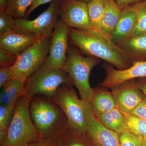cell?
<instances>
[{
    "mask_svg": "<svg viewBox=\"0 0 146 146\" xmlns=\"http://www.w3.org/2000/svg\"><path fill=\"white\" fill-rule=\"evenodd\" d=\"M69 40L82 52L105 60L108 63L123 70L132 65V60L110 38L93 30L70 28Z\"/></svg>",
    "mask_w": 146,
    "mask_h": 146,
    "instance_id": "6da1fadb",
    "label": "cell"
},
{
    "mask_svg": "<svg viewBox=\"0 0 146 146\" xmlns=\"http://www.w3.org/2000/svg\"><path fill=\"white\" fill-rule=\"evenodd\" d=\"M29 112L41 139H57L68 127L63 110L49 99L32 98Z\"/></svg>",
    "mask_w": 146,
    "mask_h": 146,
    "instance_id": "7a4b0ae2",
    "label": "cell"
},
{
    "mask_svg": "<svg viewBox=\"0 0 146 146\" xmlns=\"http://www.w3.org/2000/svg\"><path fill=\"white\" fill-rule=\"evenodd\" d=\"M31 100L23 94L16 102L7 136L3 146H27L41 139L30 114Z\"/></svg>",
    "mask_w": 146,
    "mask_h": 146,
    "instance_id": "3957f363",
    "label": "cell"
},
{
    "mask_svg": "<svg viewBox=\"0 0 146 146\" xmlns=\"http://www.w3.org/2000/svg\"><path fill=\"white\" fill-rule=\"evenodd\" d=\"M99 59L94 56H84L79 50L69 46L65 63L62 70L71 77L77 87L81 99L91 104L94 89L89 83L91 70L99 63Z\"/></svg>",
    "mask_w": 146,
    "mask_h": 146,
    "instance_id": "277c9868",
    "label": "cell"
},
{
    "mask_svg": "<svg viewBox=\"0 0 146 146\" xmlns=\"http://www.w3.org/2000/svg\"><path fill=\"white\" fill-rule=\"evenodd\" d=\"M64 84L74 85L70 75L62 69L50 68L45 62L27 79L24 95L31 100L35 95L51 100L58 87Z\"/></svg>",
    "mask_w": 146,
    "mask_h": 146,
    "instance_id": "5b68a950",
    "label": "cell"
},
{
    "mask_svg": "<svg viewBox=\"0 0 146 146\" xmlns=\"http://www.w3.org/2000/svg\"><path fill=\"white\" fill-rule=\"evenodd\" d=\"M72 86L61 85L50 100L63 110L69 127L80 132H87L88 111L91 104L80 99Z\"/></svg>",
    "mask_w": 146,
    "mask_h": 146,
    "instance_id": "8992f818",
    "label": "cell"
},
{
    "mask_svg": "<svg viewBox=\"0 0 146 146\" xmlns=\"http://www.w3.org/2000/svg\"><path fill=\"white\" fill-rule=\"evenodd\" d=\"M52 35L41 37L18 56L11 67L13 78L26 82L29 77L46 62L49 53Z\"/></svg>",
    "mask_w": 146,
    "mask_h": 146,
    "instance_id": "52a82bcc",
    "label": "cell"
},
{
    "mask_svg": "<svg viewBox=\"0 0 146 146\" xmlns=\"http://www.w3.org/2000/svg\"><path fill=\"white\" fill-rule=\"evenodd\" d=\"M59 4V0L52 1L49 7L34 20L15 19L16 31L40 37L51 35L58 20Z\"/></svg>",
    "mask_w": 146,
    "mask_h": 146,
    "instance_id": "ba28073f",
    "label": "cell"
},
{
    "mask_svg": "<svg viewBox=\"0 0 146 146\" xmlns=\"http://www.w3.org/2000/svg\"><path fill=\"white\" fill-rule=\"evenodd\" d=\"M58 15L71 28L92 30L87 2L79 0H59Z\"/></svg>",
    "mask_w": 146,
    "mask_h": 146,
    "instance_id": "9c48e42d",
    "label": "cell"
},
{
    "mask_svg": "<svg viewBox=\"0 0 146 146\" xmlns=\"http://www.w3.org/2000/svg\"><path fill=\"white\" fill-rule=\"evenodd\" d=\"M70 28L60 19L58 20L52 35L49 53L46 63L50 68L62 69L69 48L68 43Z\"/></svg>",
    "mask_w": 146,
    "mask_h": 146,
    "instance_id": "30bf717a",
    "label": "cell"
},
{
    "mask_svg": "<svg viewBox=\"0 0 146 146\" xmlns=\"http://www.w3.org/2000/svg\"><path fill=\"white\" fill-rule=\"evenodd\" d=\"M110 89L117 108L125 116L131 114L145 98L135 79L124 82Z\"/></svg>",
    "mask_w": 146,
    "mask_h": 146,
    "instance_id": "8fae6325",
    "label": "cell"
},
{
    "mask_svg": "<svg viewBox=\"0 0 146 146\" xmlns=\"http://www.w3.org/2000/svg\"><path fill=\"white\" fill-rule=\"evenodd\" d=\"M103 67L106 76L100 86L105 89H110L127 80L146 77V60L133 61L131 67L123 70L115 69L109 63H105Z\"/></svg>",
    "mask_w": 146,
    "mask_h": 146,
    "instance_id": "7c38bea8",
    "label": "cell"
},
{
    "mask_svg": "<svg viewBox=\"0 0 146 146\" xmlns=\"http://www.w3.org/2000/svg\"><path fill=\"white\" fill-rule=\"evenodd\" d=\"M87 132L97 146H121L119 134L102 124L91 106L88 111Z\"/></svg>",
    "mask_w": 146,
    "mask_h": 146,
    "instance_id": "4fadbf2b",
    "label": "cell"
},
{
    "mask_svg": "<svg viewBox=\"0 0 146 146\" xmlns=\"http://www.w3.org/2000/svg\"><path fill=\"white\" fill-rule=\"evenodd\" d=\"M40 38L33 35L11 32L0 35V48L18 56Z\"/></svg>",
    "mask_w": 146,
    "mask_h": 146,
    "instance_id": "5bb4252c",
    "label": "cell"
},
{
    "mask_svg": "<svg viewBox=\"0 0 146 146\" xmlns=\"http://www.w3.org/2000/svg\"><path fill=\"white\" fill-rule=\"evenodd\" d=\"M136 13L130 7L122 9L121 15L114 33L110 36L112 42L118 46L133 36L136 27Z\"/></svg>",
    "mask_w": 146,
    "mask_h": 146,
    "instance_id": "9a60e30c",
    "label": "cell"
},
{
    "mask_svg": "<svg viewBox=\"0 0 146 146\" xmlns=\"http://www.w3.org/2000/svg\"><path fill=\"white\" fill-rule=\"evenodd\" d=\"M94 89L91 106L96 117L117 108L116 102L111 91H108L102 87Z\"/></svg>",
    "mask_w": 146,
    "mask_h": 146,
    "instance_id": "2e32d148",
    "label": "cell"
},
{
    "mask_svg": "<svg viewBox=\"0 0 146 146\" xmlns=\"http://www.w3.org/2000/svg\"><path fill=\"white\" fill-rule=\"evenodd\" d=\"M133 61L146 58V33L131 36L119 46Z\"/></svg>",
    "mask_w": 146,
    "mask_h": 146,
    "instance_id": "e0dca14e",
    "label": "cell"
},
{
    "mask_svg": "<svg viewBox=\"0 0 146 146\" xmlns=\"http://www.w3.org/2000/svg\"><path fill=\"white\" fill-rule=\"evenodd\" d=\"M25 82L13 78L2 87L0 103L6 106H15L18 99L25 92Z\"/></svg>",
    "mask_w": 146,
    "mask_h": 146,
    "instance_id": "ac0fdd59",
    "label": "cell"
},
{
    "mask_svg": "<svg viewBox=\"0 0 146 146\" xmlns=\"http://www.w3.org/2000/svg\"><path fill=\"white\" fill-rule=\"evenodd\" d=\"M96 117L104 127L119 135L128 131L126 124V116L117 108Z\"/></svg>",
    "mask_w": 146,
    "mask_h": 146,
    "instance_id": "d6986e66",
    "label": "cell"
},
{
    "mask_svg": "<svg viewBox=\"0 0 146 146\" xmlns=\"http://www.w3.org/2000/svg\"><path fill=\"white\" fill-rule=\"evenodd\" d=\"M122 11L114 0H105L102 27L105 32L110 37L119 21Z\"/></svg>",
    "mask_w": 146,
    "mask_h": 146,
    "instance_id": "ffe728a7",
    "label": "cell"
},
{
    "mask_svg": "<svg viewBox=\"0 0 146 146\" xmlns=\"http://www.w3.org/2000/svg\"><path fill=\"white\" fill-rule=\"evenodd\" d=\"M104 1L105 0H90L87 2L88 11L92 30L103 36L110 38L105 32L102 27Z\"/></svg>",
    "mask_w": 146,
    "mask_h": 146,
    "instance_id": "44dd1931",
    "label": "cell"
},
{
    "mask_svg": "<svg viewBox=\"0 0 146 146\" xmlns=\"http://www.w3.org/2000/svg\"><path fill=\"white\" fill-rule=\"evenodd\" d=\"M15 106H0V146L5 142L9 125L14 112Z\"/></svg>",
    "mask_w": 146,
    "mask_h": 146,
    "instance_id": "7402d4cb",
    "label": "cell"
},
{
    "mask_svg": "<svg viewBox=\"0 0 146 146\" xmlns=\"http://www.w3.org/2000/svg\"><path fill=\"white\" fill-rule=\"evenodd\" d=\"M127 130L143 139H146V121L131 114L126 115Z\"/></svg>",
    "mask_w": 146,
    "mask_h": 146,
    "instance_id": "603a6c76",
    "label": "cell"
},
{
    "mask_svg": "<svg viewBox=\"0 0 146 146\" xmlns=\"http://www.w3.org/2000/svg\"><path fill=\"white\" fill-rule=\"evenodd\" d=\"M130 7L136 13V27L133 36L146 33V1Z\"/></svg>",
    "mask_w": 146,
    "mask_h": 146,
    "instance_id": "cb8c5ba5",
    "label": "cell"
},
{
    "mask_svg": "<svg viewBox=\"0 0 146 146\" xmlns=\"http://www.w3.org/2000/svg\"><path fill=\"white\" fill-rule=\"evenodd\" d=\"M33 0H7V9L15 19L24 18Z\"/></svg>",
    "mask_w": 146,
    "mask_h": 146,
    "instance_id": "d4e9b609",
    "label": "cell"
},
{
    "mask_svg": "<svg viewBox=\"0 0 146 146\" xmlns=\"http://www.w3.org/2000/svg\"><path fill=\"white\" fill-rule=\"evenodd\" d=\"M15 19L9 13L6 8L0 7V35L16 31Z\"/></svg>",
    "mask_w": 146,
    "mask_h": 146,
    "instance_id": "484cf974",
    "label": "cell"
},
{
    "mask_svg": "<svg viewBox=\"0 0 146 146\" xmlns=\"http://www.w3.org/2000/svg\"><path fill=\"white\" fill-rule=\"evenodd\" d=\"M121 146H143V140L128 131L119 135Z\"/></svg>",
    "mask_w": 146,
    "mask_h": 146,
    "instance_id": "4316f807",
    "label": "cell"
},
{
    "mask_svg": "<svg viewBox=\"0 0 146 146\" xmlns=\"http://www.w3.org/2000/svg\"><path fill=\"white\" fill-rule=\"evenodd\" d=\"M18 56L12 53L0 48V65L12 66L17 60Z\"/></svg>",
    "mask_w": 146,
    "mask_h": 146,
    "instance_id": "83f0119b",
    "label": "cell"
},
{
    "mask_svg": "<svg viewBox=\"0 0 146 146\" xmlns=\"http://www.w3.org/2000/svg\"><path fill=\"white\" fill-rule=\"evenodd\" d=\"M12 66H1L0 68V87L2 88L13 78Z\"/></svg>",
    "mask_w": 146,
    "mask_h": 146,
    "instance_id": "f1b7e54d",
    "label": "cell"
},
{
    "mask_svg": "<svg viewBox=\"0 0 146 146\" xmlns=\"http://www.w3.org/2000/svg\"><path fill=\"white\" fill-rule=\"evenodd\" d=\"M131 114L146 121V96L136 106Z\"/></svg>",
    "mask_w": 146,
    "mask_h": 146,
    "instance_id": "f546056e",
    "label": "cell"
},
{
    "mask_svg": "<svg viewBox=\"0 0 146 146\" xmlns=\"http://www.w3.org/2000/svg\"><path fill=\"white\" fill-rule=\"evenodd\" d=\"M57 139H40L27 146H57Z\"/></svg>",
    "mask_w": 146,
    "mask_h": 146,
    "instance_id": "4dcf8cb0",
    "label": "cell"
},
{
    "mask_svg": "<svg viewBox=\"0 0 146 146\" xmlns=\"http://www.w3.org/2000/svg\"><path fill=\"white\" fill-rule=\"evenodd\" d=\"M54 0H33L31 5L27 11L25 17H29L32 12L39 6L47 3H51Z\"/></svg>",
    "mask_w": 146,
    "mask_h": 146,
    "instance_id": "1f68e13d",
    "label": "cell"
},
{
    "mask_svg": "<svg viewBox=\"0 0 146 146\" xmlns=\"http://www.w3.org/2000/svg\"><path fill=\"white\" fill-rule=\"evenodd\" d=\"M114 1L118 7L122 10L143 1V0H114Z\"/></svg>",
    "mask_w": 146,
    "mask_h": 146,
    "instance_id": "d6a6232c",
    "label": "cell"
},
{
    "mask_svg": "<svg viewBox=\"0 0 146 146\" xmlns=\"http://www.w3.org/2000/svg\"><path fill=\"white\" fill-rule=\"evenodd\" d=\"M136 81L139 88L146 96V77L137 78Z\"/></svg>",
    "mask_w": 146,
    "mask_h": 146,
    "instance_id": "836d02e7",
    "label": "cell"
},
{
    "mask_svg": "<svg viewBox=\"0 0 146 146\" xmlns=\"http://www.w3.org/2000/svg\"><path fill=\"white\" fill-rule=\"evenodd\" d=\"M7 0H0V7L7 8Z\"/></svg>",
    "mask_w": 146,
    "mask_h": 146,
    "instance_id": "e575fe53",
    "label": "cell"
},
{
    "mask_svg": "<svg viewBox=\"0 0 146 146\" xmlns=\"http://www.w3.org/2000/svg\"><path fill=\"white\" fill-rule=\"evenodd\" d=\"M143 146H146V139H143Z\"/></svg>",
    "mask_w": 146,
    "mask_h": 146,
    "instance_id": "d590c367",
    "label": "cell"
},
{
    "mask_svg": "<svg viewBox=\"0 0 146 146\" xmlns=\"http://www.w3.org/2000/svg\"><path fill=\"white\" fill-rule=\"evenodd\" d=\"M79 1H82L85 2H88L90 0H79Z\"/></svg>",
    "mask_w": 146,
    "mask_h": 146,
    "instance_id": "8d00e7d4",
    "label": "cell"
},
{
    "mask_svg": "<svg viewBox=\"0 0 146 146\" xmlns=\"http://www.w3.org/2000/svg\"><path fill=\"white\" fill-rule=\"evenodd\" d=\"M143 1H146V0H143Z\"/></svg>",
    "mask_w": 146,
    "mask_h": 146,
    "instance_id": "74e56055",
    "label": "cell"
}]
</instances>
